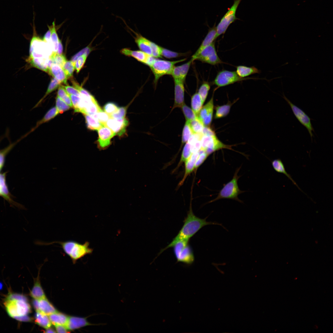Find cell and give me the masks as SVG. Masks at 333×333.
Returning a JSON list of instances; mask_svg holds the SVG:
<instances>
[{"label": "cell", "mask_w": 333, "mask_h": 333, "mask_svg": "<svg viewBox=\"0 0 333 333\" xmlns=\"http://www.w3.org/2000/svg\"><path fill=\"white\" fill-rule=\"evenodd\" d=\"M208 217L204 219L199 218L194 214L191 205L190 209L185 217L183 224L177 235L167 246L162 249L159 254L165 250L172 247L177 241L182 240H189L200 229L204 226L209 225H216L222 226L227 230L222 224L216 222H209L206 221Z\"/></svg>", "instance_id": "cell-1"}, {"label": "cell", "mask_w": 333, "mask_h": 333, "mask_svg": "<svg viewBox=\"0 0 333 333\" xmlns=\"http://www.w3.org/2000/svg\"><path fill=\"white\" fill-rule=\"evenodd\" d=\"M4 304L8 314L14 319L28 315L31 311L27 298L19 294H9L5 300Z\"/></svg>", "instance_id": "cell-2"}, {"label": "cell", "mask_w": 333, "mask_h": 333, "mask_svg": "<svg viewBox=\"0 0 333 333\" xmlns=\"http://www.w3.org/2000/svg\"><path fill=\"white\" fill-rule=\"evenodd\" d=\"M54 243L59 244L64 252L70 257L73 264L86 255L91 254L93 251V249L89 247V243L88 241L83 244L72 240L40 244L48 245Z\"/></svg>", "instance_id": "cell-3"}, {"label": "cell", "mask_w": 333, "mask_h": 333, "mask_svg": "<svg viewBox=\"0 0 333 333\" xmlns=\"http://www.w3.org/2000/svg\"><path fill=\"white\" fill-rule=\"evenodd\" d=\"M240 169V168H239L236 169L232 179L224 186L216 198L209 203L223 199H231L243 203L238 197L239 195L244 192L239 189L237 184L238 180L240 177L237 174Z\"/></svg>", "instance_id": "cell-4"}, {"label": "cell", "mask_w": 333, "mask_h": 333, "mask_svg": "<svg viewBox=\"0 0 333 333\" xmlns=\"http://www.w3.org/2000/svg\"><path fill=\"white\" fill-rule=\"evenodd\" d=\"M172 247L177 262L187 265H191L194 262V256L188 240L178 241L174 244Z\"/></svg>", "instance_id": "cell-5"}, {"label": "cell", "mask_w": 333, "mask_h": 333, "mask_svg": "<svg viewBox=\"0 0 333 333\" xmlns=\"http://www.w3.org/2000/svg\"><path fill=\"white\" fill-rule=\"evenodd\" d=\"M186 59L184 58L171 61L155 59L149 67L154 75L155 85L157 84L159 79L162 76L165 75H171L175 64L184 61Z\"/></svg>", "instance_id": "cell-6"}, {"label": "cell", "mask_w": 333, "mask_h": 333, "mask_svg": "<svg viewBox=\"0 0 333 333\" xmlns=\"http://www.w3.org/2000/svg\"><path fill=\"white\" fill-rule=\"evenodd\" d=\"M242 0H234L233 4L224 15L216 27L217 38L224 34L229 25L239 19L236 16L238 7Z\"/></svg>", "instance_id": "cell-7"}, {"label": "cell", "mask_w": 333, "mask_h": 333, "mask_svg": "<svg viewBox=\"0 0 333 333\" xmlns=\"http://www.w3.org/2000/svg\"><path fill=\"white\" fill-rule=\"evenodd\" d=\"M282 97L290 107L295 116L299 122L307 129L312 140L313 132L314 129L311 124L310 118L302 109L295 105L289 100L283 93Z\"/></svg>", "instance_id": "cell-8"}, {"label": "cell", "mask_w": 333, "mask_h": 333, "mask_svg": "<svg viewBox=\"0 0 333 333\" xmlns=\"http://www.w3.org/2000/svg\"><path fill=\"white\" fill-rule=\"evenodd\" d=\"M249 78H241L235 71L223 70L218 73L213 82L217 86L221 87Z\"/></svg>", "instance_id": "cell-9"}, {"label": "cell", "mask_w": 333, "mask_h": 333, "mask_svg": "<svg viewBox=\"0 0 333 333\" xmlns=\"http://www.w3.org/2000/svg\"><path fill=\"white\" fill-rule=\"evenodd\" d=\"M201 149L209 155L212 153L222 149H231L230 146L226 145L217 138L215 134L203 135L201 140Z\"/></svg>", "instance_id": "cell-10"}, {"label": "cell", "mask_w": 333, "mask_h": 333, "mask_svg": "<svg viewBox=\"0 0 333 333\" xmlns=\"http://www.w3.org/2000/svg\"><path fill=\"white\" fill-rule=\"evenodd\" d=\"M195 60H199L212 65L223 63L217 54L215 41L204 48L197 56Z\"/></svg>", "instance_id": "cell-11"}, {"label": "cell", "mask_w": 333, "mask_h": 333, "mask_svg": "<svg viewBox=\"0 0 333 333\" xmlns=\"http://www.w3.org/2000/svg\"><path fill=\"white\" fill-rule=\"evenodd\" d=\"M128 124V121L125 118L117 119L111 117L104 125L109 128L115 135L121 136L125 133Z\"/></svg>", "instance_id": "cell-12"}, {"label": "cell", "mask_w": 333, "mask_h": 333, "mask_svg": "<svg viewBox=\"0 0 333 333\" xmlns=\"http://www.w3.org/2000/svg\"><path fill=\"white\" fill-rule=\"evenodd\" d=\"M98 138L97 141L98 147L101 150L108 148L111 143V140L115 135L108 127L104 125L98 130Z\"/></svg>", "instance_id": "cell-13"}, {"label": "cell", "mask_w": 333, "mask_h": 333, "mask_svg": "<svg viewBox=\"0 0 333 333\" xmlns=\"http://www.w3.org/2000/svg\"><path fill=\"white\" fill-rule=\"evenodd\" d=\"M120 52L125 56L133 57L149 66L155 59L152 56L141 50H132L128 48H124L121 50Z\"/></svg>", "instance_id": "cell-14"}, {"label": "cell", "mask_w": 333, "mask_h": 333, "mask_svg": "<svg viewBox=\"0 0 333 333\" xmlns=\"http://www.w3.org/2000/svg\"><path fill=\"white\" fill-rule=\"evenodd\" d=\"M214 108L213 98L211 100L202 107L197 115V118L205 126H208L212 120Z\"/></svg>", "instance_id": "cell-15"}, {"label": "cell", "mask_w": 333, "mask_h": 333, "mask_svg": "<svg viewBox=\"0 0 333 333\" xmlns=\"http://www.w3.org/2000/svg\"><path fill=\"white\" fill-rule=\"evenodd\" d=\"M32 304L36 311L48 315L57 311L46 298L38 299H34Z\"/></svg>", "instance_id": "cell-16"}, {"label": "cell", "mask_w": 333, "mask_h": 333, "mask_svg": "<svg viewBox=\"0 0 333 333\" xmlns=\"http://www.w3.org/2000/svg\"><path fill=\"white\" fill-rule=\"evenodd\" d=\"M105 324L102 323L92 324L88 321L87 318L70 316L69 317L68 322L65 327L68 330L71 331L88 326H98Z\"/></svg>", "instance_id": "cell-17"}, {"label": "cell", "mask_w": 333, "mask_h": 333, "mask_svg": "<svg viewBox=\"0 0 333 333\" xmlns=\"http://www.w3.org/2000/svg\"><path fill=\"white\" fill-rule=\"evenodd\" d=\"M175 83V101L172 109L181 108L184 103V88L183 82L174 80Z\"/></svg>", "instance_id": "cell-18"}, {"label": "cell", "mask_w": 333, "mask_h": 333, "mask_svg": "<svg viewBox=\"0 0 333 333\" xmlns=\"http://www.w3.org/2000/svg\"><path fill=\"white\" fill-rule=\"evenodd\" d=\"M193 62L192 60L181 65L174 66L171 72L174 80H176L184 82L190 66Z\"/></svg>", "instance_id": "cell-19"}, {"label": "cell", "mask_w": 333, "mask_h": 333, "mask_svg": "<svg viewBox=\"0 0 333 333\" xmlns=\"http://www.w3.org/2000/svg\"><path fill=\"white\" fill-rule=\"evenodd\" d=\"M216 24L213 27L210 28L206 36L203 40L198 50L192 56L191 59L193 61L200 52L206 47L210 44L216 38Z\"/></svg>", "instance_id": "cell-20"}, {"label": "cell", "mask_w": 333, "mask_h": 333, "mask_svg": "<svg viewBox=\"0 0 333 333\" xmlns=\"http://www.w3.org/2000/svg\"><path fill=\"white\" fill-rule=\"evenodd\" d=\"M6 175L5 173H0V196L2 197L10 204L21 208L23 207L16 204L11 199L10 195L6 182Z\"/></svg>", "instance_id": "cell-21"}, {"label": "cell", "mask_w": 333, "mask_h": 333, "mask_svg": "<svg viewBox=\"0 0 333 333\" xmlns=\"http://www.w3.org/2000/svg\"><path fill=\"white\" fill-rule=\"evenodd\" d=\"M48 72L61 83L67 84L68 78L62 68L53 64L48 69Z\"/></svg>", "instance_id": "cell-22"}, {"label": "cell", "mask_w": 333, "mask_h": 333, "mask_svg": "<svg viewBox=\"0 0 333 333\" xmlns=\"http://www.w3.org/2000/svg\"><path fill=\"white\" fill-rule=\"evenodd\" d=\"M199 154V151L192 153L190 157L185 162V174L182 180L179 183L180 186L182 185L187 176L195 169V164Z\"/></svg>", "instance_id": "cell-23"}, {"label": "cell", "mask_w": 333, "mask_h": 333, "mask_svg": "<svg viewBox=\"0 0 333 333\" xmlns=\"http://www.w3.org/2000/svg\"><path fill=\"white\" fill-rule=\"evenodd\" d=\"M49 60V58H27L26 61L31 66L48 72V63Z\"/></svg>", "instance_id": "cell-24"}, {"label": "cell", "mask_w": 333, "mask_h": 333, "mask_svg": "<svg viewBox=\"0 0 333 333\" xmlns=\"http://www.w3.org/2000/svg\"><path fill=\"white\" fill-rule=\"evenodd\" d=\"M271 164L273 168L276 172L282 173L285 175L300 190L303 192L296 183L292 179L291 175L287 172L281 159L280 158H277L271 161Z\"/></svg>", "instance_id": "cell-25"}, {"label": "cell", "mask_w": 333, "mask_h": 333, "mask_svg": "<svg viewBox=\"0 0 333 333\" xmlns=\"http://www.w3.org/2000/svg\"><path fill=\"white\" fill-rule=\"evenodd\" d=\"M135 41L141 51L152 56L150 41L140 35L136 34Z\"/></svg>", "instance_id": "cell-26"}, {"label": "cell", "mask_w": 333, "mask_h": 333, "mask_svg": "<svg viewBox=\"0 0 333 333\" xmlns=\"http://www.w3.org/2000/svg\"><path fill=\"white\" fill-rule=\"evenodd\" d=\"M51 323L54 326L61 325L66 326L69 316L66 314L56 311L48 315Z\"/></svg>", "instance_id": "cell-27"}, {"label": "cell", "mask_w": 333, "mask_h": 333, "mask_svg": "<svg viewBox=\"0 0 333 333\" xmlns=\"http://www.w3.org/2000/svg\"><path fill=\"white\" fill-rule=\"evenodd\" d=\"M236 72L240 77L244 78L252 74L259 73L260 71L254 66L248 67L239 65L236 67Z\"/></svg>", "instance_id": "cell-28"}, {"label": "cell", "mask_w": 333, "mask_h": 333, "mask_svg": "<svg viewBox=\"0 0 333 333\" xmlns=\"http://www.w3.org/2000/svg\"><path fill=\"white\" fill-rule=\"evenodd\" d=\"M35 321L37 325L45 329L51 327V325L48 315L38 311L35 314Z\"/></svg>", "instance_id": "cell-29"}, {"label": "cell", "mask_w": 333, "mask_h": 333, "mask_svg": "<svg viewBox=\"0 0 333 333\" xmlns=\"http://www.w3.org/2000/svg\"><path fill=\"white\" fill-rule=\"evenodd\" d=\"M39 277L35 282L33 287L30 293V296L34 299H40L46 298L41 287Z\"/></svg>", "instance_id": "cell-30"}, {"label": "cell", "mask_w": 333, "mask_h": 333, "mask_svg": "<svg viewBox=\"0 0 333 333\" xmlns=\"http://www.w3.org/2000/svg\"><path fill=\"white\" fill-rule=\"evenodd\" d=\"M88 128L92 130H98L104 125L91 116L84 115Z\"/></svg>", "instance_id": "cell-31"}, {"label": "cell", "mask_w": 333, "mask_h": 333, "mask_svg": "<svg viewBox=\"0 0 333 333\" xmlns=\"http://www.w3.org/2000/svg\"><path fill=\"white\" fill-rule=\"evenodd\" d=\"M24 136L22 137L15 142L10 143V144L6 147L4 149L0 150V171L2 169L5 162V159L6 155L13 147L20 141L24 138ZM0 139V141L1 140Z\"/></svg>", "instance_id": "cell-32"}, {"label": "cell", "mask_w": 333, "mask_h": 333, "mask_svg": "<svg viewBox=\"0 0 333 333\" xmlns=\"http://www.w3.org/2000/svg\"><path fill=\"white\" fill-rule=\"evenodd\" d=\"M200 97L198 93L194 94L191 98V107L192 110L197 115L202 107Z\"/></svg>", "instance_id": "cell-33"}, {"label": "cell", "mask_w": 333, "mask_h": 333, "mask_svg": "<svg viewBox=\"0 0 333 333\" xmlns=\"http://www.w3.org/2000/svg\"><path fill=\"white\" fill-rule=\"evenodd\" d=\"M50 26L51 32V40L52 42V52H56L59 39L56 31L55 20L53 22L52 25Z\"/></svg>", "instance_id": "cell-34"}, {"label": "cell", "mask_w": 333, "mask_h": 333, "mask_svg": "<svg viewBox=\"0 0 333 333\" xmlns=\"http://www.w3.org/2000/svg\"><path fill=\"white\" fill-rule=\"evenodd\" d=\"M57 96L70 107H73L70 95L63 85H60L57 91Z\"/></svg>", "instance_id": "cell-35"}, {"label": "cell", "mask_w": 333, "mask_h": 333, "mask_svg": "<svg viewBox=\"0 0 333 333\" xmlns=\"http://www.w3.org/2000/svg\"><path fill=\"white\" fill-rule=\"evenodd\" d=\"M59 113H60L56 107L52 108L47 112L43 119L38 122L35 128L42 124L45 123L54 118Z\"/></svg>", "instance_id": "cell-36"}, {"label": "cell", "mask_w": 333, "mask_h": 333, "mask_svg": "<svg viewBox=\"0 0 333 333\" xmlns=\"http://www.w3.org/2000/svg\"><path fill=\"white\" fill-rule=\"evenodd\" d=\"M188 121L193 134L202 133L204 126L197 118L190 121Z\"/></svg>", "instance_id": "cell-37"}, {"label": "cell", "mask_w": 333, "mask_h": 333, "mask_svg": "<svg viewBox=\"0 0 333 333\" xmlns=\"http://www.w3.org/2000/svg\"><path fill=\"white\" fill-rule=\"evenodd\" d=\"M49 58L52 60L53 64H57L62 68L67 61L64 55H59L56 52H52Z\"/></svg>", "instance_id": "cell-38"}, {"label": "cell", "mask_w": 333, "mask_h": 333, "mask_svg": "<svg viewBox=\"0 0 333 333\" xmlns=\"http://www.w3.org/2000/svg\"><path fill=\"white\" fill-rule=\"evenodd\" d=\"M185 117L186 121H190L197 118V115L192 109L184 103L181 107Z\"/></svg>", "instance_id": "cell-39"}, {"label": "cell", "mask_w": 333, "mask_h": 333, "mask_svg": "<svg viewBox=\"0 0 333 333\" xmlns=\"http://www.w3.org/2000/svg\"><path fill=\"white\" fill-rule=\"evenodd\" d=\"M230 106L226 105L217 107L215 115L216 118H219L226 116L229 112Z\"/></svg>", "instance_id": "cell-40"}, {"label": "cell", "mask_w": 333, "mask_h": 333, "mask_svg": "<svg viewBox=\"0 0 333 333\" xmlns=\"http://www.w3.org/2000/svg\"><path fill=\"white\" fill-rule=\"evenodd\" d=\"M62 68L68 78L72 77L75 69V64L71 60H67L63 65Z\"/></svg>", "instance_id": "cell-41"}, {"label": "cell", "mask_w": 333, "mask_h": 333, "mask_svg": "<svg viewBox=\"0 0 333 333\" xmlns=\"http://www.w3.org/2000/svg\"><path fill=\"white\" fill-rule=\"evenodd\" d=\"M193 134V133L189 125V122L187 121H186L182 132V143L184 144L187 142Z\"/></svg>", "instance_id": "cell-42"}, {"label": "cell", "mask_w": 333, "mask_h": 333, "mask_svg": "<svg viewBox=\"0 0 333 333\" xmlns=\"http://www.w3.org/2000/svg\"><path fill=\"white\" fill-rule=\"evenodd\" d=\"M210 89V86L207 82L203 83L199 89L198 93L200 97L203 104L207 98Z\"/></svg>", "instance_id": "cell-43"}, {"label": "cell", "mask_w": 333, "mask_h": 333, "mask_svg": "<svg viewBox=\"0 0 333 333\" xmlns=\"http://www.w3.org/2000/svg\"><path fill=\"white\" fill-rule=\"evenodd\" d=\"M61 83L55 78L51 79L47 91L43 98L40 100L37 105L48 94L56 89L60 86Z\"/></svg>", "instance_id": "cell-44"}, {"label": "cell", "mask_w": 333, "mask_h": 333, "mask_svg": "<svg viewBox=\"0 0 333 333\" xmlns=\"http://www.w3.org/2000/svg\"><path fill=\"white\" fill-rule=\"evenodd\" d=\"M161 54L162 56L169 59L176 58L185 55L184 53L172 51L162 47H161Z\"/></svg>", "instance_id": "cell-45"}, {"label": "cell", "mask_w": 333, "mask_h": 333, "mask_svg": "<svg viewBox=\"0 0 333 333\" xmlns=\"http://www.w3.org/2000/svg\"><path fill=\"white\" fill-rule=\"evenodd\" d=\"M192 154L191 145L187 142L183 147L179 164L185 162L190 157Z\"/></svg>", "instance_id": "cell-46"}, {"label": "cell", "mask_w": 333, "mask_h": 333, "mask_svg": "<svg viewBox=\"0 0 333 333\" xmlns=\"http://www.w3.org/2000/svg\"><path fill=\"white\" fill-rule=\"evenodd\" d=\"M56 107L60 113L68 110L70 107L57 96L56 99Z\"/></svg>", "instance_id": "cell-47"}, {"label": "cell", "mask_w": 333, "mask_h": 333, "mask_svg": "<svg viewBox=\"0 0 333 333\" xmlns=\"http://www.w3.org/2000/svg\"><path fill=\"white\" fill-rule=\"evenodd\" d=\"M91 116L98 120L104 125L110 118V117L109 115L103 111L98 112L91 115Z\"/></svg>", "instance_id": "cell-48"}, {"label": "cell", "mask_w": 333, "mask_h": 333, "mask_svg": "<svg viewBox=\"0 0 333 333\" xmlns=\"http://www.w3.org/2000/svg\"><path fill=\"white\" fill-rule=\"evenodd\" d=\"M199 154L195 164V169L199 167L206 159L209 155L203 150H199Z\"/></svg>", "instance_id": "cell-49"}, {"label": "cell", "mask_w": 333, "mask_h": 333, "mask_svg": "<svg viewBox=\"0 0 333 333\" xmlns=\"http://www.w3.org/2000/svg\"><path fill=\"white\" fill-rule=\"evenodd\" d=\"M88 55L84 54L78 58L75 62V68L78 73L83 67Z\"/></svg>", "instance_id": "cell-50"}, {"label": "cell", "mask_w": 333, "mask_h": 333, "mask_svg": "<svg viewBox=\"0 0 333 333\" xmlns=\"http://www.w3.org/2000/svg\"><path fill=\"white\" fill-rule=\"evenodd\" d=\"M119 108L116 104L110 102L105 104L104 107V110L106 113L110 116L116 112Z\"/></svg>", "instance_id": "cell-51"}, {"label": "cell", "mask_w": 333, "mask_h": 333, "mask_svg": "<svg viewBox=\"0 0 333 333\" xmlns=\"http://www.w3.org/2000/svg\"><path fill=\"white\" fill-rule=\"evenodd\" d=\"M150 46L152 51V56L156 58H162L161 47L150 41Z\"/></svg>", "instance_id": "cell-52"}, {"label": "cell", "mask_w": 333, "mask_h": 333, "mask_svg": "<svg viewBox=\"0 0 333 333\" xmlns=\"http://www.w3.org/2000/svg\"><path fill=\"white\" fill-rule=\"evenodd\" d=\"M126 113V108L125 107L119 108L118 110L110 116V118L117 119H123L125 118Z\"/></svg>", "instance_id": "cell-53"}, {"label": "cell", "mask_w": 333, "mask_h": 333, "mask_svg": "<svg viewBox=\"0 0 333 333\" xmlns=\"http://www.w3.org/2000/svg\"><path fill=\"white\" fill-rule=\"evenodd\" d=\"M91 51V49L89 47H87L80 51L78 52L74 55L72 58L71 61L75 64V62L78 57L83 54H86L88 55L89 54Z\"/></svg>", "instance_id": "cell-54"}, {"label": "cell", "mask_w": 333, "mask_h": 333, "mask_svg": "<svg viewBox=\"0 0 333 333\" xmlns=\"http://www.w3.org/2000/svg\"><path fill=\"white\" fill-rule=\"evenodd\" d=\"M63 86L69 95H72L78 97L80 96V92L74 87L67 85Z\"/></svg>", "instance_id": "cell-55"}, {"label": "cell", "mask_w": 333, "mask_h": 333, "mask_svg": "<svg viewBox=\"0 0 333 333\" xmlns=\"http://www.w3.org/2000/svg\"><path fill=\"white\" fill-rule=\"evenodd\" d=\"M69 95L73 105V107L74 108L75 110L78 107L80 100V97L72 95Z\"/></svg>", "instance_id": "cell-56"}, {"label": "cell", "mask_w": 333, "mask_h": 333, "mask_svg": "<svg viewBox=\"0 0 333 333\" xmlns=\"http://www.w3.org/2000/svg\"><path fill=\"white\" fill-rule=\"evenodd\" d=\"M48 30L45 34L43 41L47 43H50L51 41V29L50 26H48Z\"/></svg>", "instance_id": "cell-57"}, {"label": "cell", "mask_w": 333, "mask_h": 333, "mask_svg": "<svg viewBox=\"0 0 333 333\" xmlns=\"http://www.w3.org/2000/svg\"><path fill=\"white\" fill-rule=\"evenodd\" d=\"M56 332L58 333H66L68 330L65 326L61 325H55Z\"/></svg>", "instance_id": "cell-58"}, {"label": "cell", "mask_w": 333, "mask_h": 333, "mask_svg": "<svg viewBox=\"0 0 333 333\" xmlns=\"http://www.w3.org/2000/svg\"><path fill=\"white\" fill-rule=\"evenodd\" d=\"M202 133L203 135H212L214 132L208 126H204Z\"/></svg>", "instance_id": "cell-59"}, {"label": "cell", "mask_w": 333, "mask_h": 333, "mask_svg": "<svg viewBox=\"0 0 333 333\" xmlns=\"http://www.w3.org/2000/svg\"><path fill=\"white\" fill-rule=\"evenodd\" d=\"M14 319L18 321L23 322H29L31 320V319L27 315L16 317Z\"/></svg>", "instance_id": "cell-60"}, {"label": "cell", "mask_w": 333, "mask_h": 333, "mask_svg": "<svg viewBox=\"0 0 333 333\" xmlns=\"http://www.w3.org/2000/svg\"><path fill=\"white\" fill-rule=\"evenodd\" d=\"M63 48L61 41L59 39L58 47L56 53L59 55H61L63 52Z\"/></svg>", "instance_id": "cell-61"}, {"label": "cell", "mask_w": 333, "mask_h": 333, "mask_svg": "<svg viewBox=\"0 0 333 333\" xmlns=\"http://www.w3.org/2000/svg\"><path fill=\"white\" fill-rule=\"evenodd\" d=\"M45 332L47 333H54L56 332L53 329L50 327L46 329Z\"/></svg>", "instance_id": "cell-62"}, {"label": "cell", "mask_w": 333, "mask_h": 333, "mask_svg": "<svg viewBox=\"0 0 333 333\" xmlns=\"http://www.w3.org/2000/svg\"><path fill=\"white\" fill-rule=\"evenodd\" d=\"M2 287V284H1L0 283V289Z\"/></svg>", "instance_id": "cell-63"}]
</instances>
